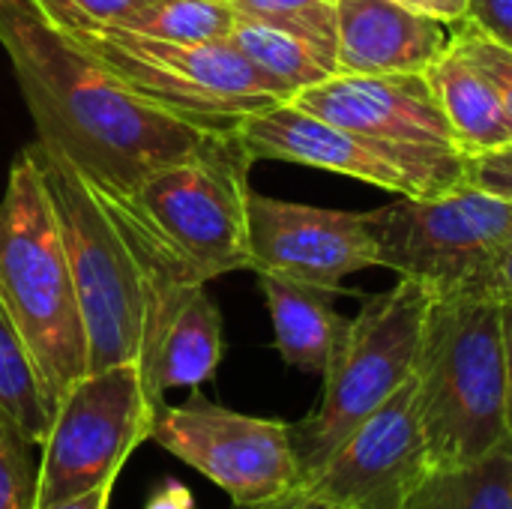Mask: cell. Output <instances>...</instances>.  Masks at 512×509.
<instances>
[{
	"label": "cell",
	"mask_w": 512,
	"mask_h": 509,
	"mask_svg": "<svg viewBox=\"0 0 512 509\" xmlns=\"http://www.w3.org/2000/svg\"><path fill=\"white\" fill-rule=\"evenodd\" d=\"M0 45L39 141L102 189L132 195L153 171L231 132L141 96L30 0H0Z\"/></svg>",
	"instance_id": "obj_1"
},
{
	"label": "cell",
	"mask_w": 512,
	"mask_h": 509,
	"mask_svg": "<svg viewBox=\"0 0 512 509\" xmlns=\"http://www.w3.org/2000/svg\"><path fill=\"white\" fill-rule=\"evenodd\" d=\"M411 381L432 468L468 465L512 438L501 300L432 297Z\"/></svg>",
	"instance_id": "obj_2"
},
{
	"label": "cell",
	"mask_w": 512,
	"mask_h": 509,
	"mask_svg": "<svg viewBox=\"0 0 512 509\" xmlns=\"http://www.w3.org/2000/svg\"><path fill=\"white\" fill-rule=\"evenodd\" d=\"M0 303L57 408L87 375V339L54 204L27 147L15 156L0 201Z\"/></svg>",
	"instance_id": "obj_3"
},
{
	"label": "cell",
	"mask_w": 512,
	"mask_h": 509,
	"mask_svg": "<svg viewBox=\"0 0 512 509\" xmlns=\"http://www.w3.org/2000/svg\"><path fill=\"white\" fill-rule=\"evenodd\" d=\"M27 150L39 165L60 225L87 339V372L138 363L147 303L135 252L117 216L102 189L66 156L39 138Z\"/></svg>",
	"instance_id": "obj_4"
},
{
	"label": "cell",
	"mask_w": 512,
	"mask_h": 509,
	"mask_svg": "<svg viewBox=\"0 0 512 509\" xmlns=\"http://www.w3.org/2000/svg\"><path fill=\"white\" fill-rule=\"evenodd\" d=\"M429 303L432 294L423 285L399 279L369 297L348 321L345 339L324 372L321 402L291 426L303 480L411 378Z\"/></svg>",
	"instance_id": "obj_5"
},
{
	"label": "cell",
	"mask_w": 512,
	"mask_h": 509,
	"mask_svg": "<svg viewBox=\"0 0 512 509\" xmlns=\"http://www.w3.org/2000/svg\"><path fill=\"white\" fill-rule=\"evenodd\" d=\"M369 219L378 267L423 285L432 297L477 294L512 243V198L471 183L441 195H399Z\"/></svg>",
	"instance_id": "obj_6"
},
{
	"label": "cell",
	"mask_w": 512,
	"mask_h": 509,
	"mask_svg": "<svg viewBox=\"0 0 512 509\" xmlns=\"http://www.w3.org/2000/svg\"><path fill=\"white\" fill-rule=\"evenodd\" d=\"M255 159L237 129L210 147L153 171L129 198L204 282L252 270L249 258V165Z\"/></svg>",
	"instance_id": "obj_7"
},
{
	"label": "cell",
	"mask_w": 512,
	"mask_h": 509,
	"mask_svg": "<svg viewBox=\"0 0 512 509\" xmlns=\"http://www.w3.org/2000/svg\"><path fill=\"white\" fill-rule=\"evenodd\" d=\"M72 39L141 96L210 126L234 129L243 117L288 102L228 39L171 42L132 30Z\"/></svg>",
	"instance_id": "obj_8"
},
{
	"label": "cell",
	"mask_w": 512,
	"mask_h": 509,
	"mask_svg": "<svg viewBox=\"0 0 512 509\" xmlns=\"http://www.w3.org/2000/svg\"><path fill=\"white\" fill-rule=\"evenodd\" d=\"M156 411L144 393L138 363L78 378L57 402L42 444L36 509L117 483L126 459L150 441Z\"/></svg>",
	"instance_id": "obj_9"
},
{
	"label": "cell",
	"mask_w": 512,
	"mask_h": 509,
	"mask_svg": "<svg viewBox=\"0 0 512 509\" xmlns=\"http://www.w3.org/2000/svg\"><path fill=\"white\" fill-rule=\"evenodd\" d=\"M252 159H279L345 174L396 195H441L465 183V153L456 147L384 144L327 123L294 102H276L237 123Z\"/></svg>",
	"instance_id": "obj_10"
},
{
	"label": "cell",
	"mask_w": 512,
	"mask_h": 509,
	"mask_svg": "<svg viewBox=\"0 0 512 509\" xmlns=\"http://www.w3.org/2000/svg\"><path fill=\"white\" fill-rule=\"evenodd\" d=\"M150 441L216 483L231 504H264L303 486L285 420L228 411L204 399L198 387L183 405L156 411Z\"/></svg>",
	"instance_id": "obj_11"
},
{
	"label": "cell",
	"mask_w": 512,
	"mask_h": 509,
	"mask_svg": "<svg viewBox=\"0 0 512 509\" xmlns=\"http://www.w3.org/2000/svg\"><path fill=\"white\" fill-rule=\"evenodd\" d=\"M432 459L408 378L303 480V492L342 509H405Z\"/></svg>",
	"instance_id": "obj_12"
},
{
	"label": "cell",
	"mask_w": 512,
	"mask_h": 509,
	"mask_svg": "<svg viewBox=\"0 0 512 509\" xmlns=\"http://www.w3.org/2000/svg\"><path fill=\"white\" fill-rule=\"evenodd\" d=\"M246 216L255 273H279L345 294L342 282L348 276L378 267V240L369 213L249 192Z\"/></svg>",
	"instance_id": "obj_13"
},
{
	"label": "cell",
	"mask_w": 512,
	"mask_h": 509,
	"mask_svg": "<svg viewBox=\"0 0 512 509\" xmlns=\"http://www.w3.org/2000/svg\"><path fill=\"white\" fill-rule=\"evenodd\" d=\"M288 102L327 123L366 135L372 141L459 150L456 132L426 72H396V75L333 72L330 78L300 90Z\"/></svg>",
	"instance_id": "obj_14"
},
{
	"label": "cell",
	"mask_w": 512,
	"mask_h": 509,
	"mask_svg": "<svg viewBox=\"0 0 512 509\" xmlns=\"http://www.w3.org/2000/svg\"><path fill=\"white\" fill-rule=\"evenodd\" d=\"M447 42V24L408 3L336 0V72H426Z\"/></svg>",
	"instance_id": "obj_15"
},
{
	"label": "cell",
	"mask_w": 512,
	"mask_h": 509,
	"mask_svg": "<svg viewBox=\"0 0 512 509\" xmlns=\"http://www.w3.org/2000/svg\"><path fill=\"white\" fill-rule=\"evenodd\" d=\"M258 282L270 309L279 357L291 369L324 378L348 330V321L333 306L339 294L279 273H258Z\"/></svg>",
	"instance_id": "obj_16"
},
{
	"label": "cell",
	"mask_w": 512,
	"mask_h": 509,
	"mask_svg": "<svg viewBox=\"0 0 512 509\" xmlns=\"http://www.w3.org/2000/svg\"><path fill=\"white\" fill-rule=\"evenodd\" d=\"M225 354L222 315L207 288H198L168 321L162 336L138 357V372L153 408L177 387H201L213 378Z\"/></svg>",
	"instance_id": "obj_17"
},
{
	"label": "cell",
	"mask_w": 512,
	"mask_h": 509,
	"mask_svg": "<svg viewBox=\"0 0 512 509\" xmlns=\"http://www.w3.org/2000/svg\"><path fill=\"white\" fill-rule=\"evenodd\" d=\"M426 78L456 132L465 156L501 150L512 144V123L486 75L450 42L426 69Z\"/></svg>",
	"instance_id": "obj_18"
},
{
	"label": "cell",
	"mask_w": 512,
	"mask_h": 509,
	"mask_svg": "<svg viewBox=\"0 0 512 509\" xmlns=\"http://www.w3.org/2000/svg\"><path fill=\"white\" fill-rule=\"evenodd\" d=\"M228 42L285 96L294 99L300 90L330 78L336 66L318 54L306 39L270 27L264 21H252L237 15V24L228 36Z\"/></svg>",
	"instance_id": "obj_19"
},
{
	"label": "cell",
	"mask_w": 512,
	"mask_h": 509,
	"mask_svg": "<svg viewBox=\"0 0 512 509\" xmlns=\"http://www.w3.org/2000/svg\"><path fill=\"white\" fill-rule=\"evenodd\" d=\"M405 509H512V438L468 465L432 468Z\"/></svg>",
	"instance_id": "obj_20"
},
{
	"label": "cell",
	"mask_w": 512,
	"mask_h": 509,
	"mask_svg": "<svg viewBox=\"0 0 512 509\" xmlns=\"http://www.w3.org/2000/svg\"><path fill=\"white\" fill-rule=\"evenodd\" d=\"M0 411L36 444L42 447L54 420V405L45 393L39 369L0 303Z\"/></svg>",
	"instance_id": "obj_21"
},
{
	"label": "cell",
	"mask_w": 512,
	"mask_h": 509,
	"mask_svg": "<svg viewBox=\"0 0 512 509\" xmlns=\"http://www.w3.org/2000/svg\"><path fill=\"white\" fill-rule=\"evenodd\" d=\"M237 24L231 0H153L123 21L117 30H132L171 42H222Z\"/></svg>",
	"instance_id": "obj_22"
},
{
	"label": "cell",
	"mask_w": 512,
	"mask_h": 509,
	"mask_svg": "<svg viewBox=\"0 0 512 509\" xmlns=\"http://www.w3.org/2000/svg\"><path fill=\"white\" fill-rule=\"evenodd\" d=\"M237 15L306 39L336 66V0H231Z\"/></svg>",
	"instance_id": "obj_23"
},
{
	"label": "cell",
	"mask_w": 512,
	"mask_h": 509,
	"mask_svg": "<svg viewBox=\"0 0 512 509\" xmlns=\"http://www.w3.org/2000/svg\"><path fill=\"white\" fill-rule=\"evenodd\" d=\"M33 441L0 411V509H36L39 465Z\"/></svg>",
	"instance_id": "obj_24"
},
{
	"label": "cell",
	"mask_w": 512,
	"mask_h": 509,
	"mask_svg": "<svg viewBox=\"0 0 512 509\" xmlns=\"http://www.w3.org/2000/svg\"><path fill=\"white\" fill-rule=\"evenodd\" d=\"M153 0H30V6L60 33H102L117 30L129 15Z\"/></svg>",
	"instance_id": "obj_25"
},
{
	"label": "cell",
	"mask_w": 512,
	"mask_h": 509,
	"mask_svg": "<svg viewBox=\"0 0 512 509\" xmlns=\"http://www.w3.org/2000/svg\"><path fill=\"white\" fill-rule=\"evenodd\" d=\"M450 45L486 75L512 123V48L489 39L468 21H459V27L450 33Z\"/></svg>",
	"instance_id": "obj_26"
},
{
	"label": "cell",
	"mask_w": 512,
	"mask_h": 509,
	"mask_svg": "<svg viewBox=\"0 0 512 509\" xmlns=\"http://www.w3.org/2000/svg\"><path fill=\"white\" fill-rule=\"evenodd\" d=\"M465 183L512 198V144L465 159Z\"/></svg>",
	"instance_id": "obj_27"
},
{
	"label": "cell",
	"mask_w": 512,
	"mask_h": 509,
	"mask_svg": "<svg viewBox=\"0 0 512 509\" xmlns=\"http://www.w3.org/2000/svg\"><path fill=\"white\" fill-rule=\"evenodd\" d=\"M468 24L512 48V0H468Z\"/></svg>",
	"instance_id": "obj_28"
},
{
	"label": "cell",
	"mask_w": 512,
	"mask_h": 509,
	"mask_svg": "<svg viewBox=\"0 0 512 509\" xmlns=\"http://www.w3.org/2000/svg\"><path fill=\"white\" fill-rule=\"evenodd\" d=\"M477 294H486L495 300H512V243L495 258V264L489 267Z\"/></svg>",
	"instance_id": "obj_29"
},
{
	"label": "cell",
	"mask_w": 512,
	"mask_h": 509,
	"mask_svg": "<svg viewBox=\"0 0 512 509\" xmlns=\"http://www.w3.org/2000/svg\"><path fill=\"white\" fill-rule=\"evenodd\" d=\"M144 509H198L195 507V498L192 492L177 483V480H159L153 489H150V498H147V507Z\"/></svg>",
	"instance_id": "obj_30"
},
{
	"label": "cell",
	"mask_w": 512,
	"mask_h": 509,
	"mask_svg": "<svg viewBox=\"0 0 512 509\" xmlns=\"http://www.w3.org/2000/svg\"><path fill=\"white\" fill-rule=\"evenodd\" d=\"M408 6H414L423 15H432L444 24H459L468 15V0H408Z\"/></svg>",
	"instance_id": "obj_31"
},
{
	"label": "cell",
	"mask_w": 512,
	"mask_h": 509,
	"mask_svg": "<svg viewBox=\"0 0 512 509\" xmlns=\"http://www.w3.org/2000/svg\"><path fill=\"white\" fill-rule=\"evenodd\" d=\"M231 509H342L333 507V504H324L312 495H306L303 489L291 492V495H282V498H273V501H264V504H234Z\"/></svg>",
	"instance_id": "obj_32"
},
{
	"label": "cell",
	"mask_w": 512,
	"mask_h": 509,
	"mask_svg": "<svg viewBox=\"0 0 512 509\" xmlns=\"http://www.w3.org/2000/svg\"><path fill=\"white\" fill-rule=\"evenodd\" d=\"M114 486L117 483H108V486H99L93 492H84L78 498H69V501H60V504H51V507L45 509H108L111 495H114Z\"/></svg>",
	"instance_id": "obj_33"
},
{
	"label": "cell",
	"mask_w": 512,
	"mask_h": 509,
	"mask_svg": "<svg viewBox=\"0 0 512 509\" xmlns=\"http://www.w3.org/2000/svg\"><path fill=\"white\" fill-rule=\"evenodd\" d=\"M504 318V345H507V372H510V429H512V300H501Z\"/></svg>",
	"instance_id": "obj_34"
},
{
	"label": "cell",
	"mask_w": 512,
	"mask_h": 509,
	"mask_svg": "<svg viewBox=\"0 0 512 509\" xmlns=\"http://www.w3.org/2000/svg\"><path fill=\"white\" fill-rule=\"evenodd\" d=\"M399 3H408V0H399Z\"/></svg>",
	"instance_id": "obj_35"
}]
</instances>
